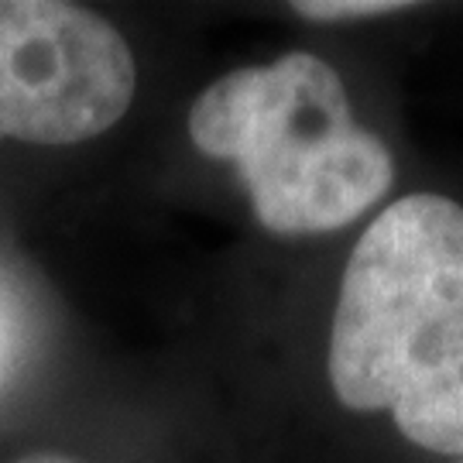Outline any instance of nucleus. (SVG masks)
<instances>
[{"label":"nucleus","instance_id":"nucleus-1","mask_svg":"<svg viewBox=\"0 0 463 463\" xmlns=\"http://www.w3.org/2000/svg\"><path fill=\"white\" fill-rule=\"evenodd\" d=\"M333 395L392 412L415 447L463 457V206L412 193L350 250L330 333Z\"/></svg>","mask_w":463,"mask_h":463},{"label":"nucleus","instance_id":"nucleus-2","mask_svg":"<svg viewBox=\"0 0 463 463\" xmlns=\"http://www.w3.org/2000/svg\"><path fill=\"white\" fill-rule=\"evenodd\" d=\"M189 137L237 165L254 220L279 237L340 231L395 183L388 145L357 124L340 72L313 52L220 76L189 107Z\"/></svg>","mask_w":463,"mask_h":463},{"label":"nucleus","instance_id":"nucleus-3","mask_svg":"<svg viewBox=\"0 0 463 463\" xmlns=\"http://www.w3.org/2000/svg\"><path fill=\"white\" fill-rule=\"evenodd\" d=\"M137 66L103 14L66 0H0V137L83 145L128 114Z\"/></svg>","mask_w":463,"mask_h":463},{"label":"nucleus","instance_id":"nucleus-4","mask_svg":"<svg viewBox=\"0 0 463 463\" xmlns=\"http://www.w3.org/2000/svg\"><path fill=\"white\" fill-rule=\"evenodd\" d=\"M405 0H296L292 11L309 21H361V17H384L409 11Z\"/></svg>","mask_w":463,"mask_h":463},{"label":"nucleus","instance_id":"nucleus-5","mask_svg":"<svg viewBox=\"0 0 463 463\" xmlns=\"http://www.w3.org/2000/svg\"><path fill=\"white\" fill-rule=\"evenodd\" d=\"M11 463H80L66 457V453H55V449H34V453H24V457H17Z\"/></svg>","mask_w":463,"mask_h":463}]
</instances>
